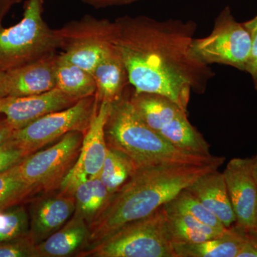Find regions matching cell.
I'll return each mask as SVG.
<instances>
[{"mask_svg": "<svg viewBox=\"0 0 257 257\" xmlns=\"http://www.w3.org/2000/svg\"><path fill=\"white\" fill-rule=\"evenodd\" d=\"M75 211L74 215L82 218L90 228L105 209L111 194L98 177H88L74 189Z\"/></svg>", "mask_w": 257, "mask_h": 257, "instance_id": "cell-19", "label": "cell"}, {"mask_svg": "<svg viewBox=\"0 0 257 257\" xmlns=\"http://www.w3.org/2000/svg\"><path fill=\"white\" fill-rule=\"evenodd\" d=\"M244 24L245 26L248 28L251 33L253 32H257V16L253 18L252 20H249V21L246 22Z\"/></svg>", "mask_w": 257, "mask_h": 257, "instance_id": "cell-35", "label": "cell"}, {"mask_svg": "<svg viewBox=\"0 0 257 257\" xmlns=\"http://www.w3.org/2000/svg\"><path fill=\"white\" fill-rule=\"evenodd\" d=\"M246 241V232L234 225L220 236L197 243L174 244L177 257H238Z\"/></svg>", "mask_w": 257, "mask_h": 257, "instance_id": "cell-18", "label": "cell"}, {"mask_svg": "<svg viewBox=\"0 0 257 257\" xmlns=\"http://www.w3.org/2000/svg\"><path fill=\"white\" fill-rule=\"evenodd\" d=\"M62 55L72 63L93 75L96 64L106 50L114 45L115 22L84 15L57 29Z\"/></svg>", "mask_w": 257, "mask_h": 257, "instance_id": "cell-7", "label": "cell"}, {"mask_svg": "<svg viewBox=\"0 0 257 257\" xmlns=\"http://www.w3.org/2000/svg\"><path fill=\"white\" fill-rule=\"evenodd\" d=\"M44 0H28L20 23L0 24V69L8 72L55 53L60 49L57 30L44 20Z\"/></svg>", "mask_w": 257, "mask_h": 257, "instance_id": "cell-5", "label": "cell"}, {"mask_svg": "<svg viewBox=\"0 0 257 257\" xmlns=\"http://www.w3.org/2000/svg\"><path fill=\"white\" fill-rule=\"evenodd\" d=\"M222 165H167L139 169L113 194L91 225L90 245L128 223L151 215L199 177Z\"/></svg>", "mask_w": 257, "mask_h": 257, "instance_id": "cell-2", "label": "cell"}, {"mask_svg": "<svg viewBox=\"0 0 257 257\" xmlns=\"http://www.w3.org/2000/svg\"><path fill=\"white\" fill-rule=\"evenodd\" d=\"M56 87L74 99L95 95L96 86L94 76L59 55L56 69Z\"/></svg>", "mask_w": 257, "mask_h": 257, "instance_id": "cell-22", "label": "cell"}, {"mask_svg": "<svg viewBox=\"0 0 257 257\" xmlns=\"http://www.w3.org/2000/svg\"><path fill=\"white\" fill-rule=\"evenodd\" d=\"M252 33L235 20L229 7L218 15L210 35L194 38L193 53L203 63L224 64L244 71L251 46Z\"/></svg>", "mask_w": 257, "mask_h": 257, "instance_id": "cell-6", "label": "cell"}, {"mask_svg": "<svg viewBox=\"0 0 257 257\" xmlns=\"http://www.w3.org/2000/svg\"><path fill=\"white\" fill-rule=\"evenodd\" d=\"M83 138L80 132H71L53 146L29 155L20 164L23 178L37 192L48 193L60 189L78 160Z\"/></svg>", "mask_w": 257, "mask_h": 257, "instance_id": "cell-9", "label": "cell"}, {"mask_svg": "<svg viewBox=\"0 0 257 257\" xmlns=\"http://www.w3.org/2000/svg\"><path fill=\"white\" fill-rule=\"evenodd\" d=\"M78 256L177 257L164 207L121 226Z\"/></svg>", "mask_w": 257, "mask_h": 257, "instance_id": "cell-4", "label": "cell"}, {"mask_svg": "<svg viewBox=\"0 0 257 257\" xmlns=\"http://www.w3.org/2000/svg\"><path fill=\"white\" fill-rule=\"evenodd\" d=\"M111 108V103H100L90 126L84 135L80 154L73 169L88 177H98L105 160L108 151L105 125Z\"/></svg>", "mask_w": 257, "mask_h": 257, "instance_id": "cell-14", "label": "cell"}, {"mask_svg": "<svg viewBox=\"0 0 257 257\" xmlns=\"http://www.w3.org/2000/svg\"><path fill=\"white\" fill-rule=\"evenodd\" d=\"M95 80V96L99 104L119 100L128 83L124 62L114 45L104 52L93 72ZM130 84V83H128Z\"/></svg>", "mask_w": 257, "mask_h": 257, "instance_id": "cell-17", "label": "cell"}, {"mask_svg": "<svg viewBox=\"0 0 257 257\" xmlns=\"http://www.w3.org/2000/svg\"><path fill=\"white\" fill-rule=\"evenodd\" d=\"M164 206L169 209L189 214L203 224L208 225L214 229H227L210 210L187 189L179 193L173 200Z\"/></svg>", "mask_w": 257, "mask_h": 257, "instance_id": "cell-25", "label": "cell"}, {"mask_svg": "<svg viewBox=\"0 0 257 257\" xmlns=\"http://www.w3.org/2000/svg\"><path fill=\"white\" fill-rule=\"evenodd\" d=\"M37 192L23 178L20 164L0 173V209L17 205Z\"/></svg>", "mask_w": 257, "mask_h": 257, "instance_id": "cell-24", "label": "cell"}, {"mask_svg": "<svg viewBox=\"0 0 257 257\" xmlns=\"http://www.w3.org/2000/svg\"><path fill=\"white\" fill-rule=\"evenodd\" d=\"M0 257H39L37 243L30 235L0 242Z\"/></svg>", "mask_w": 257, "mask_h": 257, "instance_id": "cell-27", "label": "cell"}, {"mask_svg": "<svg viewBox=\"0 0 257 257\" xmlns=\"http://www.w3.org/2000/svg\"><path fill=\"white\" fill-rule=\"evenodd\" d=\"M138 170L133 161L124 154L108 147L99 177L111 194H114Z\"/></svg>", "mask_w": 257, "mask_h": 257, "instance_id": "cell-23", "label": "cell"}, {"mask_svg": "<svg viewBox=\"0 0 257 257\" xmlns=\"http://www.w3.org/2000/svg\"><path fill=\"white\" fill-rule=\"evenodd\" d=\"M105 138L108 147L128 157L138 170L158 165L224 164L226 160L190 153L174 146L144 122L124 93L111 104Z\"/></svg>", "mask_w": 257, "mask_h": 257, "instance_id": "cell-3", "label": "cell"}, {"mask_svg": "<svg viewBox=\"0 0 257 257\" xmlns=\"http://www.w3.org/2000/svg\"><path fill=\"white\" fill-rule=\"evenodd\" d=\"M252 35V46L244 71L251 75L257 91V32H253Z\"/></svg>", "mask_w": 257, "mask_h": 257, "instance_id": "cell-29", "label": "cell"}, {"mask_svg": "<svg viewBox=\"0 0 257 257\" xmlns=\"http://www.w3.org/2000/svg\"><path fill=\"white\" fill-rule=\"evenodd\" d=\"M251 163L253 177L256 179L257 183V150L256 154L252 157H251Z\"/></svg>", "mask_w": 257, "mask_h": 257, "instance_id": "cell-36", "label": "cell"}, {"mask_svg": "<svg viewBox=\"0 0 257 257\" xmlns=\"http://www.w3.org/2000/svg\"><path fill=\"white\" fill-rule=\"evenodd\" d=\"M23 0H0V24L15 5L20 4Z\"/></svg>", "mask_w": 257, "mask_h": 257, "instance_id": "cell-33", "label": "cell"}, {"mask_svg": "<svg viewBox=\"0 0 257 257\" xmlns=\"http://www.w3.org/2000/svg\"><path fill=\"white\" fill-rule=\"evenodd\" d=\"M167 226L174 244L197 243L220 236L226 231L214 229L203 224L185 213L163 206Z\"/></svg>", "mask_w": 257, "mask_h": 257, "instance_id": "cell-20", "label": "cell"}, {"mask_svg": "<svg viewBox=\"0 0 257 257\" xmlns=\"http://www.w3.org/2000/svg\"><path fill=\"white\" fill-rule=\"evenodd\" d=\"M77 99L56 87L37 95L0 98V114L15 130H20L44 115L62 110L75 104Z\"/></svg>", "mask_w": 257, "mask_h": 257, "instance_id": "cell-11", "label": "cell"}, {"mask_svg": "<svg viewBox=\"0 0 257 257\" xmlns=\"http://www.w3.org/2000/svg\"><path fill=\"white\" fill-rule=\"evenodd\" d=\"M8 96L6 72L0 69V98Z\"/></svg>", "mask_w": 257, "mask_h": 257, "instance_id": "cell-34", "label": "cell"}, {"mask_svg": "<svg viewBox=\"0 0 257 257\" xmlns=\"http://www.w3.org/2000/svg\"><path fill=\"white\" fill-rule=\"evenodd\" d=\"M187 189L210 210L225 227H231L235 224L236 217L223 173L218 170L208 172Z\"/></svg>", "mask_w": 257, "mask_h": 257, "instance_id": "cell-16", "label": "cell"}, {"mask_svg": "<svg viewBox=\"0 0 257 257\" xmlns=\"http://www.w3.org/2000/svg\"><path fill=\"white\" fill-rule=\"evenodd\" d=\"M30 216L20 204L0 209V242L29 234Z\"/></svg>", "mask_w": 257, "mask_h": 257, "instance_id": "cell-26", "label": "cell"}, {"mask_svg": "<svg viewBox=\"0 0 257 257\" xmlns=\"http://www.w3.org/2000/svg\"><path fill=\"white\" fill-rule=\"evenodd\" d=\"M15 128L6 119H0V146L13 138Z\"/></svg>", "mask_w": 257, "mask_h": 257, "instance_id": "cell-32", "label": "cell"}, {"mask_svg": "<svg viewBox=\"0 0 257 257\" xmlns=\"http://www.w3.org/2000/svg\"><path fill=\"white\" fill-rule=\"evenodd\" d=\"M238 257H257V232H246V241Z\"/></svg>", "mask_w": 257, "mask_h": 257, "instance_id": "cell-30", "label": "cell"}, {"mask_svg": "<svg viewBox=\"0 0 257 257\" xmlns=\"http://www.w3.org/2000/svg\"><path fill=\"white\" fill-rule=\"evenodd\" d=\"M222 173L236 217L234 226L244 232L256 231L257 183L251 170V157L232 159Z\"/></svg>", "mask_w": 257, "mask_h": 257, "instance_id": "cell-10", "label": "cell"}, {"mask_svg": "<svg viewBox=\"0 0 257 257\" xmlns=\"http://www.w3.org/2000/svg\"><path fill=\"white\" fill-rule=\"evenodd\" d=\"M115 48L135 94L165 96L187 113L191 93L203 94L214 73L192 50L197 25L147 16L115 20Z\"/></svg>", "mask_w": 257, "mask_h": 257, "instance_id": "cell-1", "label": "cell"}, {"mask_svg": "<svg viewBox=\"0 0 257 257\" xmlns=\"http://www.w3.org/2000/svg\"><path fill=\"white\" fill-rule=\"evenodd\" d=\"M31 154L12 138L0 146V173L21 163Z\"/></svg>", "mask_w": 257, "mask_h": 257, "instance_id": "cell-28", "label": "cell"}, {"mask_svg": "<svg viewBox=\"0 0 257 257\" xmlns=\"http://www.w3.org/2000/svg\"><path fill=\"white\" fill-rule=\"evenodd\" d=\"M74 195L60 191L55 195L38 199L32 206L29 235L39 243L60 229L74 215Z\"/></svg>", "mask_w": 257, "mask_h": 257, "instance_id": "cell-12", "label": "cell"}, {"mask_svg": "<svg viewBox=\"0 0 257 257\" xmlns=\"http://www.w3.org/2000/svg\"><path fill=\"white\" fill-rule=\"evenodd\" d=\"M255 230L257 232V205L256 209V215H255Z\"/></svg>", "mask_w": 257, "mask_h": 257, "instance_id": "cell-37", "label": "cell"}, {"mask_svg": "<svg viewBox=\"0 0 257 257\" xmlns=\"http://www.w3.org/2000/svg\"><path fill=\"white\" fill-rule=\"evenodd\" d=\"M90 228L78 216L72 218L48 238L37 243L39 257L79 256L90 245Z\"/></svg>", "mask_w": 257, "mask_h": 257, "instance_id": "cell-15", "label": "cell"}, {"mask_svg": "<svg viewBox=\"0 0 257 257\" xmlns=\"http://www.w3.org/2000/svg\"><path fill=\"white\" fill-rule=\"evenodd\" d=\"M81 1L95 9H103V8H110V7L133 4L141 0H81Z\"/></svg>", "mask_w": 257, "mask_h": 257, "instance_id": "cell-31", "label": "cell"}, {"mask_svg": "<svg viewBox=\"0 0 257 257\" xmlns=\"http://www.w3.org/2000/svg\"><path fill=\"white\" fill-rule=\"evenodd\" d=\"M157 133L184 151L206 156L211 155L210 145L189 122L187 112L182 111Z\"/></svg>", "mask_w": 257, "mask_h": 257, "instance_id": "cell-21", "label": "cell"}, {"mask_svg": "<svg viewBox=\"0 0 257 257\" xmlns=\"http://www.w3.org/2000/svg\"><path fill=\"white\" fill-rule=\"evenodd\" d=\"M58 57L55 52L6 72L8 96L37 95L55 89Z\"/></svg>", "mask_w": 257, "mask_h": 257, "instance_id": "cell-13", "label": "cell"}, {"mask_svg": "<svg viewBox=\"0 0 257 257\" xmlns=\"http://www.w3.org/2000/svg\"><path fill=\"white\" fill-rule=\"evenodd\" d=\"M99 105L95 95L83 98L68 108L44 115L28 126L15 130L13 139L33 153L71 132L84 135Z\"/></svg>", "mask_w": 257, "mask_h": 257, "instance_id": "cell-8", "label": "cell"}]
</instances>
